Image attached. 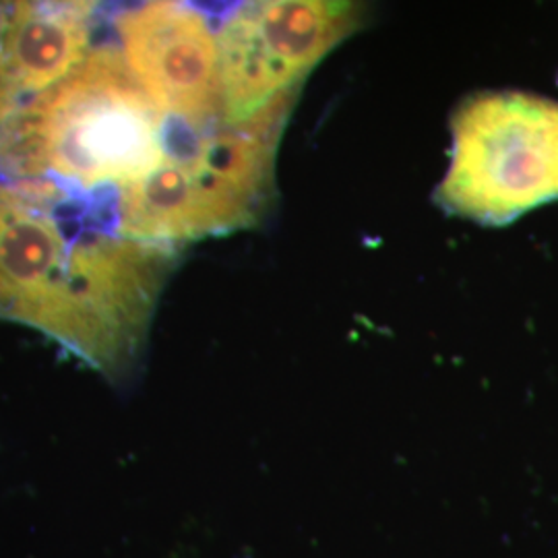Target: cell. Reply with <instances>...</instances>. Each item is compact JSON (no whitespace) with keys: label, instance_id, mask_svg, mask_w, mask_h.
Here are the masks:
<instances>
[{"label":"cell","instance_id":"1","mask_svg":"<svg viewBox=\"0 0 558 558\" xmlns=\"http://www.w3.org/2000/svg\"><path fill=\"white\" fill-rule=\"evenodd\" d=\"M177 248L110 232L81 209L0 179V317L108 377L140 356Z\"/></svg>","mask_w":558,"mask_h":558},{"label":"cell","instance_id":"2","mask_svg":"<svg viewBox=\"0 0 558 558\" xmlns=\"http://www.w3.org/2000/svg\"><path fill=\"white\" fill-rule=\"evenodd\" d=\"M170 154V120L149 100L117 46L85 59L0 126V179L80 207L114 230L122 193Z\"/></svg>","mask_w":558,"mask_h":558},{"label":"cell","instance_id":"3","mask_svg":"<svg viewBox=\"0 0 558 558\" xmlns=\"http://www.w3.org/2000/svg\"><path fill=\"white\" fill-rule=\"evenodd\" d=\"M299 94L300 87L288 89L251 119L197 135L151 179L120 195L114 230L177 248L255 226L276 195L279 143Z\"/></svg>","mask_w":558,"mask_h":558},{"label":"cell","instance_id":"4","mask_svg":"<svg viewBox=\"0 0 558 558\" xmlns=\"http://www.w3.org/2000/svg\"><path fill=\"white\" fill-rule=\"evenodd\" d=\"M451 129V163L437 191L447 211L499 226L558 199V101L480 94L459 106Z\"/></svg>","mask_w":558,"mask_h":558},{"label":"cell","instance_id":"5","mask_svg":"<svg viewBox=\"0 0 558 558\" xmlns=\"http://www.w3.org/2000/svg\"><path fill=\"white\" fill-rule=\"evenodd\" d=\"M223 120L242 122L304 77L366 21V0H211Z\"/></svg>","mask_w":558,"mask_h":558},{"label":"cell","instance_id":"6","mask_svg":"<svg viewBox=\"0 0 558 558\" xmlns=\"http://www.w3.org/2000/svg\"><path fill=\"white\" fill-rule=\"evenodd\" d=\"M119 48L170 122L205 131L223 120L218 34L186 0H149L114 20Z\"/></svg>","mask_w":558,"mask_h":558},{"label":"cell","instance_id":"7","mask_svg":"<svg viewBox=\"0 0 558 558\" xmlns=\"http://www.w3.org/2000/svg\"><path fill=\"white\" fill-rule=\"evenodd\" d=\"M100 0H0V126L92 50Z\"/></svg>","mask_w":558,"mask_h":558}]
</instances>
